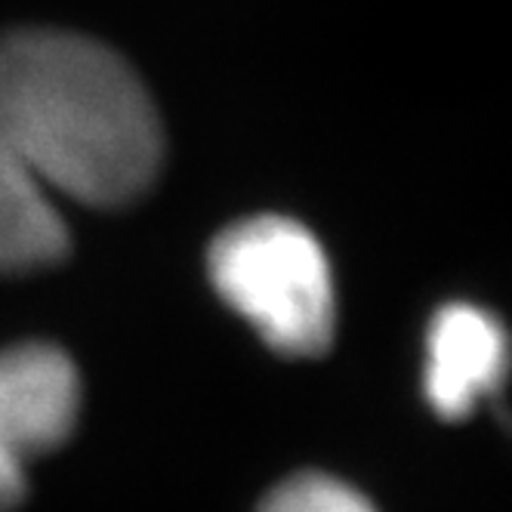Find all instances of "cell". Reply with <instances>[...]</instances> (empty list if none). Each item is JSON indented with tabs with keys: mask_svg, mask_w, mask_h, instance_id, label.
<instances>
[{
	"mask_svg": "<svg viewBox=\"0 0 512 512\" xmlns=\"http://www.w3.org/2000/svg\"><path fill=\"white\" fill-rule=\"evenodd\" d=\"M71 247L53 195L31 173L0 115V272H41L62 263Z\"/></svg>",
	"mask_w": 512,
	"mask_h": 512,
	"instance_id": "cell-5",
	"label": "cell"
},
{
	"mask_svg": "<svg viewBox=\"0 0 512 512\" xmlns=\"http://www.w3.org/2000/svg\"><path fill=\"white\" fill-rule=\"evenodd\" d=\"M0 105L50 195L115 210L158 179L155 102L130 62L93 38L53 28L4 34Z\"/></svg>",
	"mask_w": 512,
	"mask_h": 512,
	"instance_id": "cell-1",
	"label": "cell"
},
{
	"mask_svg": "<svg viewBox=\"0 0 512 512\" xmlns=\"http://www.w3.org/2000/svg\"><path fill=\"white\" fill-rule=\"evenodd\" d=\"M509 371V337L494 315L472 303L438 309L426 340L423 389L432 411L463 420Z\"/></svg>",
	"mask_w": 512,
	"mask_h": 512,
	"instance_id": "cell-4",
	"label": "cell"
},
{
	"mask_svg": "<svg viewBox=\"0 0 512 512\" xmlns=\"http://www.w3.org/2000/svg\"><path fill=\"white\" fill-rule=\"evenodd\" d=\"M81 417V377L59 346L25 343L0 352V512L28 491V463L68 442Z\"/></svg>",
	"mask_w": 512,
	"mask_h": 512,
	"instance_id": "cell-3",
	"label": "cell"
},
{
	"mask_svg": "<svg viewBox=\"0 0 512 512\" xmlns=\"http://www.w3.org/2000/svg\"><path fill=\"white\" fill-rule=\"evenodd\" d=\"M260 512H377L355 488L324 472H300L266 494Z\"/></svg>",
	"mask_w": 512,
	"mask_h": 512,
	"instance_id": "cell-6",
	"label": "cell"
},
{
	"mask_svg": "<svg viewBox=\"0 0 512 512\" xmlns=\"http://www.w3.org/2000/svg\"><path fill=\"white\" fill-rule=\"evenodd\" d=\"M216 294L284 358H318L337 334L331 263L318 238L287 216H250L207 253Z\"/></svg>",
	"mask_w": 512,
	"mask_h": 512,
	"instance_id": "cell-2",
	"label": "cell"
}]
</instances>
